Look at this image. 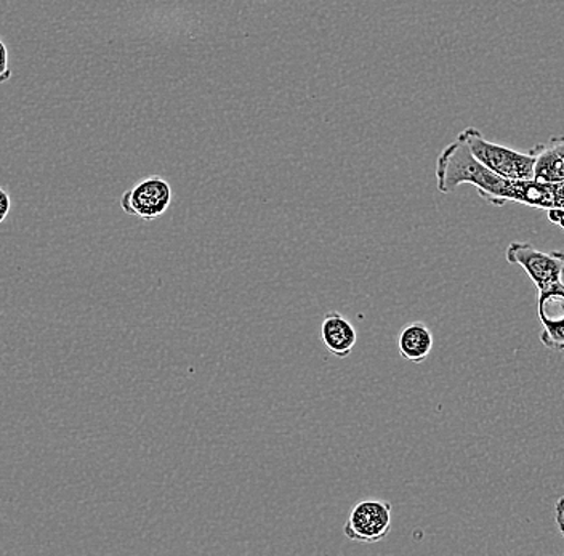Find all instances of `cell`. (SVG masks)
I'll return each instance as SVG.
<instances>
[{
	"label": "cell",
	"instance_id": "13",
	"mask_svg": "<svg viewBox=\"0 0 564 556\" xmlns=\"http://www.w3.org/2000/svg\"><path fill=\"white\" fill-rule=\"evenodd\" d=\"M555 521L556 526H558L560 534L564 537V495L558 502H556Z\"/></svg>",
	"mask_w": 564,
	"mask_h": 556
},
{
	"label": "cell",
	"instance_id": "14",
	"mask_svg": "<svg viewBox=\"0 0 564 556\" xmlns=\"http://www.w3.org/2000/svg\"><path fill=\"white\" fill-rule=\"evenodd\" d=\"M550 142L558 150V153L562 154L564 160V137H553V139H550Z\"/></svg>",
	"mask_w": 564,
	"mask_h": 556
},
{
	"label": "cell",
	"instance_id": "4",
	"mask_svg": "<svg viewBox=\"0 0 564 556\" xmlns=\"http://www.w3.org/2000/svg\"><path fill=\"white\" fill-rule=\"evenodd\" d=\"M391 512V503L380 499H366L356 503L344 526L345 537L358 544H377L383 541L393 524Z\"/></svg>",
	"mask_w": 564,
	"mask_h": 556
},
{
	"label": "cell",
	"instance_id": "3",
	"mask_svg": "<svg viewBox=\"0 0 564 556\" xmlns=\"http://www.w3.org/2000/svg\"><path fill=\"white\" fill-rule=\"evenodd\" d=\"M507 262L521 266L538 291L562 283L564 252H542L529 242H511L506 251Z\"/></svg>",
	"mask_w": 564,
	"mask_h": 556
},
{
	"label": "cell",
	"instance_id": "9",
	"mask_svg": "<svg viewBox=\"0 0 564 556\" xmlns=\"http://www.w3.org/2000/svg\"><path fill=\"white\" fill-rule=\"evenodd\" d=\"M529 153L534 157V179L545 185L564 182V160L553 143H539Z\"/></svg>",
	"mask_w": 564,
	"mask_h": 556
},
{
	"label": "cell",
	"instance_id": "1",
	"mask_svg": "<svg viewBox=\"0 0 564 556\" xmlns=\"http://www.w3.org/2000/svg\"><path fill=\"white\" fill-rule=\"evenodd\" d=\"M436 185L444 195L456 192L460 185H471L479 196L494 206L502 207L507 203L524 204L538 209H552V185L535 179H510L494 174L481 164L460 135L447 144L436 161Z\"/></svg>",
	"mask_w": 564,
	"mask_h": 556
},
{
	"label": "cell",
	"instance_id": "12",
	"mask_svg": "<svg viewBox=\"0 0 564 556\" xmlns=\"http://www.w3.org/2000/svg\"><path fill=\"white\" fill-rule=\"evenodd\" d=\"M546 218H549L550 224L558 225L564 230V207H552V209L546 210Z\"/></svg>",
	"mask_w": 564,
	"mask_h": 556
},
{
	"label": "cell",
	"instance_id": "5",
	"mask_svg": "<svg viewBox=\"0 0 564 556\" xmlns=\"http://www.w3.org/2000/svg\"><path fill=\"white\" fill-rule=\"evenodd\" d=\"M171 204V185L159 177H150L137 183L132 189L123 193L121 198L123 212L144 221H153L164 216Z\"/></svg>",
	"mask_w": 564,
	"mask_h": 556
},
{
	"label": "cell",
	"instance_id": "2",
	"mask_svg": "<svg viewBox=\"0 0 564 556\" xmlns=\"http://www.w3.org/2000/svg\"><path fill=\"white\" fill-rule=\"evenodd\" d=\"M460 137L476 160L494 174L510 179H534V157L531 153H520L502 144L489 142L475 127L462 130Z\"/></svg>",
	"mask_w": 564,
	"mask_h": 556
},
{
	"label": "cell",
	"instance_id": "8",
	"mask_svg": "<svg viewBox=\"0 0 564 556\" xmlns=\"http://www.w3.org/2000/svg\"><path fill=\"white\" fill-rule=\"evenodd\" d=\"M435 337L425 323L405 324L398 337V350L405 361L422 364L432 353Z\"/></svg>",
	"mask_w": 564,
	"mask_h": 556
},
{
	"label": "cell",
	"instance_id": "11",
	"mask_svg": "<svg viewBox=\"0 0 564 556\" xmlns=\"http://www.w3.org/2000/svg\"><path fill=\"white\" fill-rule=\"evenodd\" d=\"M10 209H12V199H10V195L6 189L0 188V224L7 220Z\"/></svg>",
	"mask_w": 564,
	"mask_h": 556
},
{
	"label": "cell",
	"instance_id": "10",
	"mask_svg": "<svg viewBox=\"0 0 564 556\" xmlns=\"http://www.w3.org/2000/svg\"><path fill=\"white\" fill-rule=\"evenodd\" d=\"M9 48L0 41V84L9 83L12 79V69H10Z\"/></svg>",
	"mask_w": 564,
	"mask_h": 556
},
{
	"label": "cell",
	"instance_id": "7",
	"mask_svg": "<svg viewBox=\"0 0 564 556\" xmlns=\"http://www.w3.org/2000/svg\"><path fill=\"white\" fill-rule=\"evenodd\" d=\"M321 337H323V344L327 351L340 359L350 357L352 348L358 341L355 326L350 319L345 318L338 312L327 313L321 324Z\"/></svg>",
	"mask_w": 564,
	"mask_h": 556
},
{
	"label": "cell",
	"instance_id": "6",
	"mask_svg": "<svg viewBox=\"0 0 564 556\" xmlns=\"http://www.w3.org/2000/svg\"><path fill=\"white\" fill-rule=\"evenodd\" d=\"M538 318L544 326L541 341L545 348L564 353V283L538 291Z\"/></svg>",
	"mask_w": 564,
	"mask_h": 556
}]
</instances>
